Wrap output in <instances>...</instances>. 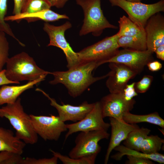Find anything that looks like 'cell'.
Returning <instances> with one entry per match:
<instances>
[{
    "mask_svg": "<svg viewBox=\"0 0 164 164\" xmlns=\"http://www.w3.org/2000/svg\"><path fill=\"white\" fill-rule=\"evenodd\" d=\"M11 84H16V83L9 80L5 75V69L3 70L0 72V85Z\"/></svg>",
    "mask_w": 164,
    "mask_h": 164,
    "instance_id": "8d00e7d4",
    "label": "cell"
},
{
    "mask_svg": "<svg viewBox=\"0 0 164 164\" xmlns=\"http://www.w3.org/2000/svg\"><path fill=\"white\" fill-rule=\"evenodd\" d=\"M0 117L9 120L15 131V135L26 144L33 145L37 142L38 135L33 128L30 114L25 112L20 98L0 108Z\"/></svg>",
    "mask_w": 164,
    "mask_h": 164,
    "instance_id": "7a4b0ae2",
    "label": "cell"
},
{
    "mask_svg": "<svg viewBox=\"0 0 164 164\" xmlns=\"http://www.w3.org/2000/svg\"><path fill=\"white\" fill-rule=\"evenodd\" d=\"M164 143V139L157 135H148L140 145V151L147 154L158 153Z\"/></svg>",
    "mask_w": 164,
    "mask_h": 164,
    "instance_id": "d4e9b609",
    "label": "cell"
},
{
    "mask_svg": "<svg viewBox=\"0 0 164 164\" xmlns=\"http://www.w3.org/2000/svg\"><path fill=\"white\" fill-rule=\"evenodd\" d=\"M26 144L11 130L0 127V152L7 151L21 155Z\"/></svg>",
    "mask_w": 164,
    "mask_h": 164,
    "instance_id": "ac0fdd59",
    "label": "cell"
},
{
    "mask_svg": "<svg viewBox=\"0 0 164 164\" xmlns=\"http://www.w3.org/2000/svg\"><path fill=\"white\" fill-rule=\"evenodd\" d=\"M98 63L94 61L83 62L67 71L51 72L54 77L49 83L52 85L63 84L70 96L77 97L93 83L108 77V73L100 77L93 76L92 72L99 66Z\"/></svg>",
    "mask_w": 164,
    "mask_h": 164,
    "instance_id": "6da1fadb",
    "label": "cell"
},
{
    "mask_svg": "<svg viewBox=\"0 0 164 164\" xmlns=\"http://www.w3.org/2000/svg\"><path fill=\"white\" fill-rule=\"evenodd\" d=\"M37 19L46 22H54L60 19H69V17L65 14L56 13L50 9H44L33 13H22L5 16V21H14L23 19Z\"/></svg>",
    "mask_w": 164,
    "mask_h": 164,
    "instance_id": "d6986e66",
    "label": "cell"
},
{
    "mask_svg": "<svg viewBox=\"0 0 164 164\" xmlns=\"http://www.w3.org/2000/svg\"><path fill=\"white\" fill-rule=\"evenodd\" d=\"M151 131L149 129L143 127L132 131L124 140V145L130 149L140 152L141 143Z\"/></svg>",
    "mask_w": 164,
    "mask_h": 164,
    "instance_id": "603a6c76",
    "label": "cell"
},
{
    "mask_svg": "<svg viewBox=\"0 0 164 164\" xmlns=\"http://www.w3.org/2000/svg\"><path fill=\"white\" fill-rule=\"evenodd\" d=\"M14 6L13 11V15L21 13L22 6L25 0H13Z\"/></svg>",
    "mask_w": 164,
    "mask_h": 164,
    "instance_id": "e575fe53",
    "label": "cell"
},
{
    "mask_svg": "<svg viewBox=\"0 0 164 164\" xmlns=\"http://www.w3.org/2000/svg\"><path fill=\"white\" fill-rule=\"evenodd\" d=\"M36 91L42 92L50 101V104L57 110L58 116L63 122L70 121L77 122L83 119L93 108L94 103L89 104L85 101L77 106L69 104L60 105L56 100L50 97L42 90L37 88Z\"/></svg>",
    "mask_w": 164,
    "mask_h": 164,
    "instance_id": "4fadbf2b",
    "label": "cell"
},
{
    "mask_svg": "<svg viewBox=\"0 0 164 164\" xmlns=\"http://www.w3.org/2000/svg\"><path fill=\"white\" fill-rule=\"evenodd\" d=\"M58 158L54 155L50 158L38 159L27 157L23 158L22 164H56L58 162Z\"/></svg>",
    "mask_w": 164,
    "mask_h": 164,
    "instance_id": "4dcf8cb0",
    "label": "cell"
},
{
    "mask_svg": "<svg viewBox=\"0 0 164 164\" xmlns=\"http://www.w3.org/2000/svg\"><path fill=\"white\" fill-rule=\"evenodd\" d=\"M154 52L155 53L157 58L162 60H164V45L158 47Z\"/></svg>",
    "mask_w": 164,
    "mask_h": 164,
    "instance_id": "f35d334b",
    "label": "cell"
},
{
    "mask_svg": "<svg viewBox=\"0 0 164 164\" xmlns=\"http://www.w3.org/2000/svg\"><path fill=\"white\" fill-rule=\"evenodd\" d=\"M51 7L48 0H25L21 13H33Z\"/></svg>",
    "mask_w": 164,
    "mask_h": 164,
    "instance_id": "484cf974",
    "label": "cell"
},
{
    "mask_svg": "<svg viewBox=\"0 0 164 164\" xmlns=\"http://www.w3.org/2000/svg\"><path fill=\"white\" fill-rule=\"evenodd\" d=\"M123 121L128 124H136L146 122L159 126L164 128V120L157 112L145 115H137L130 112L125 113L123 116Z\"/></svg>",
    "mask_w": 164,
    "mask_h": 164,
    "instance_id": "7402d4cb",
    "label": "cell"
},
{
    "mask_svg": "<svg viewBox=\"0 0 164 164\" xmlns=\"http://www.w3.org/2000/svg\"><path fill=\"white\" fill-rule=\"evenodd\" d=\"M9 43L5 36V33L0 32V72L9 58Z\"/></svg>",
    "mask_w": 164,
    "mask_h": 164,
    "instance_id": "f1b7e54d",
    "label": "cell"
},
{
    "mask_svg": "<svg viewBox=\"0 0 164 164\" xmlns=\"http://www.w3.org/2000/svg\"><path fill=\"white\" fill-rule=\"evenodd\" d=\"M108 0L112 6H118L123 9L129 19L143 29H144L148 20L152 16L164 11V0L151 4L127 0Z\"/></svg>",
    "mask_w": 164,
    "mask_h": 164,
    "instance_id": "5b68a950",
    "label": "cell"
},
{
    "mask_svg": "<svg viewBox=\"0 0 164 164\" xmlns=\"http://www.w3.org/2000/svg\"><path fill=\"white\" fill-rule=\"evenodd\" d=\"M135 83L127 84L121 92L124 98L127 101L131 100L134 97L138 95L135 88Z\"/></svg>",
    "mask_w": 164,
    "mask_h": 164,
    "instance_id": "1f68e13d",
    "label": "cell"
},
{
    "mask_svg": "<svg viewBox=\"0 0 164 164\" xmlns=\"http://www.w3.org/2000/svg\"><path fill=\"white\" fill-rule=\"evenodd\" d=\"M5 73L9 80L19 84L21 81H32L51 72L39 67L33 58L24 52L9 58Z\"/></svg>",
    "mask_w": 164,
    "mask_h": 164,
    "instance_id": "3957f363",
    "label": "cell"
},
{
    "mask_svg": "<svg viewBox=\"0 0 164 164\" xmlns=\"http://www.w3.org/2000/svg\"><path fill=\"white\" fill-rule=\"evenodd\" d=\"M128 160L125 163L126 164H153L152 160L145 158L127 155Z\"/></svg>",
    "mask_w": 164,
    "mask_h": 164,
    "instance_id": "d6a6232c",
    "label": "cell"
},
{
    "mask_svg": "<svg viewBox=\"0 0 164 164\" xmlns=\"http://www.w3.org/2000/svg\"><path fill=\"white\" fill-rule=\"evenodd\" d=\"M110 71L106 85L110 93L121 92L129 80L138 73L129 67L122 64L109 63Z\"/></svg>",
    "mask_w": 164,
    "mask_h": 164,
    "instance_id": "5bb4252c",
    "label": "cell"
},
{
    "mask_svg": "<svg viewBox=\"0 0 164 164\" xmlns=\"http://www.w3.org/2000/svg\"><path fill=\"white\" fill-rule=\"evenodd\" d=\"M83 9L84 19L79 35L82 36L91 33L95 36H100L107 28L117 29L111 24L104 16L101 7V0H75Z\"/></svg>",
    "mask_w": 164,
    "mask_h": 164,
    "instance_id": "277c9868",
    "label": "cell"
},
{
    "mask_svg": "<svg viewBox=\"0 0 164 164\" xmlns=\"http://www.w3.org/2000/svg\"><path fill=\"white\" fill-rule=\"evenodd\" d=\"M118 152L111 156V158L116 160H120L124 156L131 155L139 156L149 159L160 164L164 163V155L158 153L147 154L141 152L130 149L124 145H119L114 149Z\"/></svg>",
    "mask_w": 164,
    "mask_h": 164,
    "instance_id": "ffe728a7",
    "label": "cell"
},
{
    "mask_svg": "<svg viewBox=\"0 0 164 164\" xmlns=\"http://www.w3.org/2000/svg\"><path fill=\"white\" fill-rule=\"evenodd\" d=\"M103 118L100 102L94 103L93 108L83 119L74 123L66 124L68 131L65 136V140L69 136L77 132L98 130L107 131L110 125L105 122Z\"/></svg>",
    "mask_w": 164,
    "mask_h": 164,
    "instance_id": "30bf717a",
    "label": "cell"
},
{
    "mask_svg": "<svg viewBox=\"0 0 164 164\" xmlns=\"http://www.w3.org/2000/svg\"><path fill=\"white\" fill-rule=\"evenodd\" d=\"M146 65L149 70L152 72L159 70L162 67V64L158 61H152L147 63Z\"/></svg>",
    "mask_w": 164,
    "mask_h": 164,
    "instance_id": "836d02e7",
    "label": "cell"
},
{
    "mask_svg": "<svg viewBox=\"0 0 164 164\" xmlns=\"http://www.w3.org/2000/svg\"><path fill=\"white\" fill-rule=\"evenodd\" d=\"M153 78L151 75H144L140 81L135 83V88L136 92L140 93L146 92L150 87Z\"/></svg>",
    "mask_w": 164,
    "mask_h": 164,
    "instance_id": "f546056e",
    "label": "cell"
},
{
    "mask_svg": "<svg viewBox=\"0 0 164 164\" xmlns=\"http://www.w3.org/2000/svg\"><path fill=\"white\" fill-rule=\"evenodd\" d=\"M147 50L153 53L156 49L164 45V17L159 12L152 16L144 28Z\"/></svg>",
    "mask_w": 164,
    "mask_h": 164,
    "instance_id": "9a60e30c",
    "label": "cell"
},
{
    "mask_svg": "<svg viewBox=\"0 0 164 164\" xmlns=\"http://www.w3.org/2000/svg\"><path fill=\"white\" fill-rule=\"evenodd\" d=\"M53 155L56 156L64 164H94L97 155H93L78 158H71L50 149Z\"/></svg>",
    "mask_w": 164,
    "mask_h": 164,
    "instance_id": "4316f807",
    "label": "cell"
},
{
    "mask_svg": "<svg viewBox=\"0 0 164 164\" xmlns=\"http://www.w3.org/2000/svg\"><path fill=\"white\" fill-rule=\"evenodd\" d=\"M33 128L37 135L45 141H57L61 133L67 130L66 124L58 116L30 114Z\"/></svg>",
    "mask_w": 164,
    "mask_h": 164,
    "instance_id": "9c48e42d",
    "label": "cell"
},
{
    "mask_svg": "<svg viewBox=\"0 0 164 164\" xmlns=\"http://www.w3.org/2000/svg\"><path fill=\"white\" fill-rule=\"evenodd\" d=\"M109 120L111 127V134L105 157V164L108 163L110 154L114 149L125 140L131 132L139 128L135 124H128L113 117H109Z\"/></svg>",
    "mask_w": 164,
    "mask_h": 164,
    "instance_id": "2e32d148",
    "label": "cell"
},
{
    "mask_svg": "<svg viewBox=\"0 0 164 164\" xmlns=\"http://www.w3.org/2000/svg\"><path fill=\"white\" fill-rule=\"evenodd\" d=\"M118 22L119 30L117 34L119 37L131 36L146 38L144 29L140 28L125 15L120 17Z\"/></svg>",
    "mask_w": 164,
    "mask_h": 164,
    "instance_id": "44dd1931",
    "label": "cell"
},
{
    "mask_svg": "<svg viewBox=\"0 0 164 164\" xmlns=\"http://www.w3.org/2000/svg\"><path fill=\"white\" fill-rule=\"evenodd\" d=\"M72 26L71 23L67 21L63 24L55 26L47 22L44 23L43 30L49 36L50 40L47 46H53L61 49L65 54L68 69L81 63L77 53L75 52L65 36L66 30Z\"/></svg>",
    "mask_w": 164,
    "mask_h": 164,
    "instance_id": "8992f818",
    "label": "cell"
},
{
    "mask_svg": "<svg viewBox=\"0 0 164 164\" xmlns=\"http://www.w3.org/2000/svg\"><path fill=\"white\" fill-rule=\"evenodd\" d=\"M110 136L107 131L103 130L80 132L75 138V145L69 152V156L78 158L97 155L101 149L98 142L102 139H108Z\"/></svg>",
    "mask_w": 164,
    "mask_h": 164,
    "instance_id": "52a82bcc",
    "label": "cell"
},
{
    "mask_svg": "<svg viewBox=\"0 0 164 164\" xmlns=\"http://www.w3.org/2000/svg\"><path fill=\"white\" fill-rule=\"evenodd\" d=\"M51 7L58 9L63 8L68 0H48Z\"/></svg>",
    "mask_w": 164,
    "mask_h": 164,
    "instance_id": "d590c367",
    "label": "cell"
},
{
    "mask_svg": "<svg viewBox=\"0 0 164 164\" xmlns=\"http://www.w3.org/2000/svg\"><path fill=\"white\" fill-rule=\"evenodd\" d=\"M119 47L143 51L147 50L146 38L131 36H121L117 40Z\"/></svg>",
    "mask_w": 164,
    "mask_h": 164,
    "instance_id": "cb8c5ba5",
    "label": "cell"
},
{
    "mask_svg": "<svg viewBox=\"0 0 164 164\" xmlns=\"http://www.w3.org/2000/svg\"><path fill=\"white\" fill-rule=\"evenodd\" d=\"M117 33L107 37L77 52L81 63L90 61L99 62V66L114 56L119 50Z\"/></svg>",
    "mask_w": 164,
    "mask_h": 164,
    "instance_id": "ba28073f",
    "label": "cell"
},
{
    "mask_svg": "<svg viewBox=\"0 0 164 164\" xmlns=\"http://www.w3.org/2000/svg\"><path fill=\"white\" fill-rule=\"evenodd\" d=\"M7 9V0H0V28L1 31L5 32L16 40L19 43L20 42L16 37L8 24L5 20Z\"/></svg>",
    "mask_w": 164,
    "mask_h": 164,
    "instance_id": "83f0119b",
    "label": "cell"
},
{
    "mask_svg": "<svg viewBox=\"0 0 164 164\" xmlns=\"http://www.w3.org/2000/svg\"><path fill=\"white\" fill-rule=\"evenodd\" d=\"M1 31V29H0V32Z\"/></svg>",
    "mask_w": 164,
    "mask_h": 164,
    "instance_id": "60d3db41",
    "label": "cell"
},
{
    "mask_svg": "<svg viewBox=\"0 0 164 164\" xmlns=\"http://www.w3.org/2000/svg\"><path fill=\"white\" fill-rule=\"evenodd\" d=\"M46 76L42 75L36 80L21 85H3L0 88V105L14 103L22 93L44 80Z\"/></svg>",
    "mask_w": 164,
    "mask_h": 164,
    "instance_id": "e0dca14e",
    "label": "cell"
},
{
    "mask_svg": "<svg viewBox=\"0 0 164 164\" xmlns=\"http://www.w3.org/2000/svg\"><path fill=\"white\" fill-rule=\"evenodd\" d=\"M14 153L7 151L0 152V164H4V162L10 158Z\"/></svg>",
    "mask_w": 164,
    "mask_h": 164,
    "instance_id": "74e56055",
    "label": "cell"
},
{
    "mask_svg": "<svg viewBox=\"0 0 164 164\" xmlns=\"http://www.w3.org/2000/svg\"><path fill=\"white\" fill-rule=\"evenodd\" d=\"M127 1L133 2H141L142 0H127Z\"/></svg>",
    "mask_w": 164,
    "mask_h": 164,
    "instance_id": "ab89813d",
    "label": "cell"
},
{
    "mask_svg": "<svg viewBox=\"0 0 164 164\" xmlns=\"http://www.w3.org/2000/svg\"><path fill=\"white\" fill-rule=\"evenodd\" d=\"M100 102L103 118L111 117L121 121H124L123 115L131 111L135 103L134 99L126 100L121 92L110 93L102 97Z\"/></svg>",
    "mask_w": 164,
    "mask_h": 164,
    "instance_id": "8fae6325",
    "label": "cell"
},
{
    "mask_svg": "<svg viewBox=\"0 0 164 164\" xmlns=\"http://www.w3.org/2000/svg\"><path fill=\"white\" fill-rule=\"evenodd\" d=\"M153 53L147 50L140 51L124 49L119 50L114 56L104 61L103 64L113 62L123 64L138 74L148 63L152 61Z\"/></svg>",
    "mask_w": 164,
    "mask_h": 164,
    "instance_id": "7c38bea8",
    "label": "cell"
}]
</instances>
